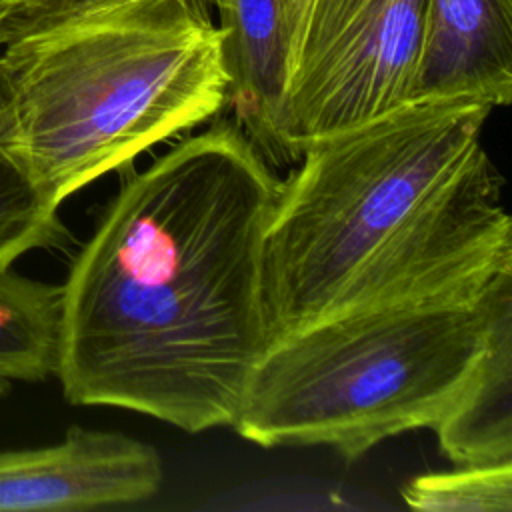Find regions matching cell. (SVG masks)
Here are the masks:
<instances>
[{
  "label": "cell",
  "mask_w": 512,
  "mask_h": 512,
  "mask_svg": "<svg viewBox=\"0 0 512 512\" xmlns=\"http://www.w3.org/2000/svg\"><path fill=\"white\" fill-rule=\"evenodd\" d=\"M280 178L234 120L132 172L62 288L54 376L74 406L232 426L268 344L260 268Z\"/></svg>",
  "instance_id": "obj_1"
},
{
  "label": "cell",
  "mask_w": 512,
  "mask_h": 512,
  "mask_svg": "<svg viewBox=\"0 0 512 512\" xmlns=\"http://www.w3.org/2000/svg\"><path fill=\"white\" fill-rule=\"evenodd\" d=\"M492 110L412 100L300 152L262 242L268 342L346 308L512 276V220L482 144Z\"/></svg>",
  "instance_id": "obj_2"
},
{
  "label": "cell",
  "mask_w": 512,
  "mask_h": 512,
  "mask_svg": "<svg viewBox=\"0 0 512 512\" xmlns=\"http://www.w3.org/2000/svg\"><path fill=\"white\" fill-rule=\"evenodd\" d=\"M0 146L54 210L228 106L224 30L202 0H112L0 50Z\"/></svg>",
  "instance_id": "obj_3"
},
{
  "label": "cell",
  "mask_w": 512,
  "mask_h": 512,
  "mask_svg": "<svg viewBox=\"0 0 512 512\" xmlns=\"http://www.w3.org/2000/svg\"><path fill=\"white\" fill-rule=\"evenodd\" d=\"M512 318V276L482 290L346 308L270 340L232 428L272 446H328L354 462L434 428Z\"/></svg>",
  "instance_id": "obj_4"
},
{
  "label": "cell",
  "mask_w": 512,
  "mask_h": 512,
  "mask_svg": "<svg viewBox=\"0 0 512 512\" xmlns=\"http://www.w3.org/2000/svg\"><path fill=\"white\" fill-rule=\"evenodd\" d=\"M428 0H314L292 54L286 140L298 160L320 138L414 100Z\"/></svg>",
  "instance_id": "obj_5"
},
{
  "label": "cell",
  "mask_w": 512,
  "mask_h": 512,
  "mask_svg": "<svg viewBox=\"0 0 512 512\" xmlns=\"http://www.w3.org/2000/svg\"><path fill=\"white\" fill-rule=\"evenodd\" d=\"M164 478L158 450L112 430L72 426L40 448L0 450V512H72L138 504Z\"/></svg>",
  "instance_id": "obj_6"
},
{
  "label": "cell",
  "mask_w": 512,
  "mask_h": 512,
  "mask_svg": "<svg viewBox=\"0 0 512 512\" xmlns=\"http://www.w3.org/2000/svg\"><path fill=\"white\" fill-rule=\"evenodd\" d=\"M414 100H512V0H428Z\"/></svg>",
  "instance_id": "obj_7"
},
{
  "label": "cell",
  "mask_w": 512,
  "mask_h": 512,
  "mask_svg": "<svg viewBox=\"0 0 512 512\" xmlns=\"http://www.w3.org/2000/svg\"><path fill=\"white\" fill-rule=\"evenodd\" d=\"M224 30L234 124L268 162H294L286 140L290 42L284 0H210Z\"/></svg>",
  "instance_id": "obj_8"
},
{
  "label": "cell",
  "mask_w": 512,
  "mask_h": 512,
  "mask_svg": "<svg viewBox=\"0 0 512 512\" xmlns=\"http://www.w3.org/2000/svg\"><path fill=\"white\" fill-rule=\"evenodd\" d=\"M432 430L454 466L512 460V318L500 324L474 380Z\"/></svg>",
  "instance_id": "obj_9"
},
{
  "label": "cell",
  "mask_w": 512,
  "mask_h": 512,
  "mask_svg": "<svg viewBox=\"0 0 512 512\" xmlns=\"http://www.w3.org/2000/svg\"><path fill=\"white\" fill-rule=\"evenodd\" d=\"M62 288L8 270L0 274V378L54 376Z\"/></svg>",
  "instance_id": "obj_10"
},
{
  "label": "cell",
  "mask_w": 512,
  "mask_h": 512,
  "mask_svg": "<svg viewBox=\"0 0 512 512\" xmlns=\"http://www.w3.org/2000/svg\"><path fill=\"white\" fill-rule=\"evenodd\" d=\"M2 50V44H0ZM8 78L0 58V128L8 104ZM68 242L58 210L50 208L24 168L0 146V274L32 250Z\"/></svg>",
  "instance_id": "obj_11"
},
{
  "label": "cell",
  "mask_w": 512,
  "mask_h": 512,
  "mask_svg": "<svg viewBox=\"0 0 512 512\" xmlns=\"http://www.w3.org/2000/svg\"><path fill=\"white\" fill-rule=\"evenodd\" d=\"M402 498L426 512H510L512 460L420 474L402 488Z\"/></svg>",
  "instance_id": "obj_12"
},
{
  "label": "cell",
  "mask_w": 512,
  "mask_h": 512,
  "mask_svg": "<svg viewBox=\"0 0 512 512\" xmlns=\"http://www.w3.org/2000/svg\"><path fill=\"white\" fill-rule=\"evenodd\" d=\"M106 2H112V0H36L28 8L20 10L18 14L10 16L8 20L0 22V44L4 46L12 38H16L28 30H34V28L54 22L58 18L72 16L76 12H82V10H88V8L106 4ZM202 2L210 4V0H202Z\"/></svg>",
  "instance_id": "obj_13"
},
{
  "label": "cell",
  "mask_w": 512,
  "mask_h": 512,
  "mask_svg": "<svg viewBox=\"0 0 512 512\" xmlns=\"http://www.w3.org/2000/svg\"><path fill=\"white\" fill-rule=\"evenodd\" d=\"M312 2L314 0H284V16H286V28H288V42H290V62L300 42Z\"/></svg>",
  "instance_id": "obj_14"
},
{
  "label": "cell",
  "mask_w": 512,
  "mask_h": 512,
  "mask_svg": "<svg viewBox=\"0 0 512 512\" xmlns=\"http://www.w3.org/2000/svg\"><path fill=\"white\" fill-rule=\"evenodd\" d=\"M36 0H0V22L8 20L10 16L18 14L20 10L28 8L30 4H34Z\"/></svg>",
  "instance_id": "obj_15"
},
{
  "label": "cell",
  "mask_w": 512,
  "mask_h": 512,
  "mask_svg": "<svg viewBox=\"0 0 512 512\" xmlns=\"http://www.w3.org/2000/svg\"><path fill=\"white\" fill-rule=\"evenodd\" d=\"M10 390V380H6V378H0V398L6 394Z\"/></svg>",
  "instance_id": "obj_16"
}]
</instances>
